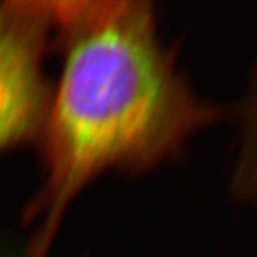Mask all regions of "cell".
I'll list each match as a JSON object with an SVG mask.
<instances>
[{
    "label": "cell",
    "instance_id": "2",
    "mask_svg": "<svg viewBox=\"0 0 257 257\" xmlns=\"http://www.w3.org/2000/svg\"><path fill=\"white\" fill-rule=\"evenodd\" d=\"M50 33L48 2H0V151L42 127L48 105L42 64Z\"/></svg>",
    "mask_w": 257,
    "mask_h": 257
},
{
    "label": "cell",
    "instance_id": "1",
    "mask_svg": "<svg viewBox=\"0 0 257 257\" xmlns=\"http://www.w3.org/2000/svg\"><path fill=\"white\" fill-rule=\"evenodd\" d=\"M62 71L41 127L44 186L30 217L44 257L65 209L108 169L174 157L215 121L164 47L148 2H48Z\"/></svg>",
    "mask_w": 257,
    "mask_h": 257
},
{
    "label": "cell",
    "instance_id": "3",
    "mask_svg": "<svg viewBox=\"0 0 257 257\" xmlns=\"http://www.w3.org/2000/svg\"><path fill=\"white\" fill-rule=\"evenodd\" d=\"M235 180L240 194L257 205V73L242 112V141Z\"/></svg>",
    "mask_w": 257,
    "mask_h": 257
}]
</instances>
